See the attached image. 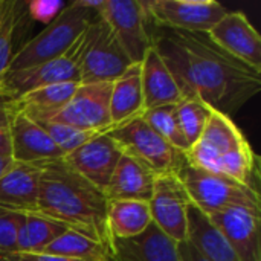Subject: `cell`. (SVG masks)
<instances>
[{
  "label": "cell",
  "mask_w": 261,
  "mask_h": 261,
  "mask_svg": "<svg viewBox=\"0 0 261 261\" xmlns=\"http://www.w3.org/2000/svg\"><path fill=\"white\" fill-rule=\"evenodd\" d=\"M208 37L229 55L261 72V37L242 11H228Z\"/></svg>",
  "instance_id": "9a60e30c"
},
{
  "label": "cell",
  "mask_w": 261,
  "mask_h": 261,
  "mask_svg": "<svg viewBox=\"0 0 261 261\" xmlns=\"http://www.w3.org/2000/svg\"><path fill=\"white\" fill-rule=\"evenodd\" d=\"M153 225L176 243L188 234V210L193 205L176 173L158 174L148 202Z\"/></svg>",
  "instance_id": "30bf717a"
},
{
  "label": "cell",
  "mask_w": 261,
  "mask_h": 261,
  "mask_svg": "<svg viewBox=\"0 0 261 261\" xmlns=\"http://www.w3.org/2000/svg\"><path fill=\"white\" fill-rule=\"evenodd\" d=\"M154 177L156 174H153L145 165L122 151L104 194L107 200L150 202Z\"/></svg>",
  "instance_id": "d6986e66"
},
{
  "label": "cell",
  "mask_w": 261,
  "mask_h": 261,
  "mask_svg": "<svg viewBox=\"0 0 261 261\" xmlns=\"http://www.w3.org/2000/svg\"><path fill=\"white\" fill-rule=\"evenodd\" d=\"M8 107V106H6ZM9 109V107H8ZM11 110V109H9ZM11 159L21 164H41L63 159L64 154L47 133L29 116L11 110Z\"/></svg>",
  "instance_id": "2e32d148"
},
{
  "label": "cell",
  "mask_w": 261,
  "mask_h": 261,
  "mask_svg": "<svg viewBox=\"0 0 261 261\" xmlns=\"http://www.w3.org/2000/svg\"><path fill=\"white\" fill-rule=\"evenodd\" d=\"M187 240L208 261H240L234 249L194 205L188 210Z\"/></svg>",
  "instance_id": "cb8c5ba5"
},
{
  "label": "cell",
  "mask_w": 261,
  "mask_h": 261,
  "mask_svg": "<svg viewBox=\"0 0 261 261\" xmlns=\"http://www.w3.org/2000/svg\"><path fill=\"white\" fill-rule=\"evenodd\" d=\"M43 252L81 261H110L112 258L110 246L70 229H67L50 245H47Z\"/></svg>",
  "instance_id": "484cf974"
},
{
  "label": "cell",
  "mask_w": 261,
  "mask_h": 261,
  "mask_svg": "<svg viewBox=\"0 0 261 261\" xmlns=\"http://www.w3.org/2000/svg\"><path fill=\"white\" fill-rule=\"evenodd\" d=\"M40 165L14 162L0 176V206L17 213H35L40 191Z\"/></svg>",
  "instance_id": "e0dca14e"
},
{
  "label": "cell",
  "mask_w": 261,
  "mask_h": 261,
  "mask_svg": "<svg viewBox=\"0 0 261 261\" xmlns=\"http://www.w3.org/2000/svg\"><path fill=\"white\" fill-rule=\"evenodd\" d=\"M38 165L41 173L35 213L112 248L106 194L75 173L64 159Z\"/></svg>",
  "instance_id": "7a4b0ae2"
},
{
  "label": "cell",
  "mask_w": 261,
  "mask_h": 261,
  "mask_svg": "<svg viewBox=\"0 0 261 261\" xmlns=\"http://www.w3.org/2000/svg\"><path fill=\"white\" fill-rule=\"evenodd\" d=\"M112 83L78 84L69 102L46 119L86 132H110Z\"/></svg>",
  "instance_id": "8fae6325"
},
{
  "label": "cell",
  "mask_w": 261,
  "mask_h": 261,
  "mask_svg": "<svg viewBox=\"0 0 261 261\" xmlns=\"http://www.w3.org/2000/svg\"><path fill=\"white\" fill-rule=\"evenodd\" d=\"M191 203L205 216H211L234 206L261 208L260 193L216 173L197 168L182 159L174 171Z\"/></svg>",
  "instance_id": "5b68a950"
},
{
  "label": "cell",
  "mask_w": 261,
  "mask_h": 261,
  "mask_svg": "<svg viewBox=\"0 0 261 261\" xmlns=\"http://www.w3.org/2000/svg\"><path fill=\"white\" fill-rule=\"evenodd\" d=\"M0 104H3V95H2V89H0Z\"/></svg>",
  "instance_id": "74e56055"
},
{
  "label": "cell",
  "mask_w": 261,
  "mask_h": 261,
  "mask_svg": "<svg viewBox=\"0 0 261 261\" xmlns=\"http://www.w3.org/2000/svg\"><path fill=\"white\" fill-rule=\"evenodd\" d=\"M188 164L260 193V158L231 116L213 110L200 138L184 153Z\"/></svg>",
  "instance_id": "3957f363"
},
{
  "label": "cell",
  "mask_w": 261,
  "mask_h": 261,
  "mask_svg": "<svg viewBox=\"0 0 261 261\" xmlns=\"http://www.w3.org/2000/svg\"><path fill=\"white\" fill-rule=\"evenodd\" d=\"M11 164H12V159H11V158L0 156V176L11 167Z\"/></svg>",
  "instance_id": "d590c367"
},
{
  "label": "cell",
  "mask_w": 261,
  "mask_h": 261,
  "mask_svg": "<svg viewBox=\"0 0 261 261\" xmlns=\"http://www.w3.org/2000/svg\"><path fill=\"white\" fill-rule=\"evenodd\" d=\"M35 122L47 133V136L54 141V144L61 150L64 156L72 153L73 150H76L87 141H90L93 136L104 133V132H86V130H80V128L54 122V121H35Z\"/></svg>",
  "instance_id": "f546056e"
},
{
  "label": "cell",
  "mask_w": 261,
  "mask_h": 261,
  "mask_svg": "<svg viewBox=\"0 0 261 261\" xmlns=\"http://www.w3.org/2000/svg\"><path fill=\"white\" fill-rule=\"evenodd\" d=\"M176 106H164V107L145 110L142 113V118L167 144H170L174 150L185 153L190 148V144L187 142L180 130Z\"/></svg>",
  "instance_id": "83f0119b"
},
{
  "label": "cell",
  "mask_w": 261,
  "mask_h": 261,
  "mask_svg": "<svg viewBox=\"0 0 261 261\" xmlns=\"http://www.w3.org/2000/svg\"><path fill=\"white\" fill-rule=\"evenodd\" d=\"M24 3H26V11H28L29 18L46 26L52 23L67 5L66 2H61V0H32V2H24Z\"/></svg>",
  "instance_id": "1f68e13d"
},
{
  "label": "cell",
  "mask_w": 261,
  "mask_h": 261,
  "mask_svg": "<svg viewBox=\"0 0 261 261\" xmlns=\"http://www.w3.org/2000/svg\"><path fill=\"white\" fill-rule=\"evenodd\" d=\"M144 93L141 81V63L130 64L125 72L112 83L110 92V122L116 128L138 116H142Z\"/></svg>",
  "instance_id": "44dd1931"
},
{
  "label": "cell",
  "mask_w": 261,
  "mask_h": 261,
  "mask_svg": "<svg viewBox=\"0 0 261 261\" xmlns=\"http://www.w3.org/2000/svg\"><path fill=\"white\" fill-rule=\"evenodd\" d=\"M141 81L145 110L176 106L184 99L174 76L153 46L141 61Z\"/></svg>",
  "instance_id": "ac0fdd59"
},
{
  "label": "cell",
  "mask_w": 261,
  "mask_h": 261,
  "mask_svg": "<svg viewBox=\"0 0 261 261\" xmlns=\"http://www.w3.org/2000/svg\"><path fill=\"white\" fill-rule=\"evenodd\" d=\"M2 8H3V0H0V15H2Z\"/></svg>",
  "instance_id": "f35d334b"
},
{
  "label": "cell",
  "mask_w": 261,
  "mask_h": 261,
  "mask_svg": "<svg viewBox=\"0 0 261 261\" xmlns=\"http://www.w3.org/2000/svg\"><path fill=\"white\" fill-rule=\"evenodd\" d=\"M176 113L180 130L191 147L203 133L213 109L199 98H184L176 106Z\"/></svg>",
  "instance_id": "f1b7e54d"
},
{
  "label": "cell",
  "mask_w": 261,
  "mask_h": 261,
  "mask_svg": "<svg viewBox=\"0 0 261 261\" xmlns=\"http://www.w3.org/2000/svg\"><path fill=\"white\" fill-rule=\"evenodd\" d=\"M0 261H14V260H11L8 255H5V254H0Z\"/></svg>",
  "instance_id": "8d00e7d4"
},
{
  "label": "cell",
  "mask_w": 261,
  "mask_h": 261,
  "mask_svg": "<svg viewBox=\"0 0 261 261\" xmlns=\"http://www.w3.org/2000/svg\"><path fill=\"white\" fill-rule=\"evenodd\" d=\"M121 49L132 63H141L153 46L144 2L138 0H104L99 11Z\"/></svg>",
  "instance_id": "9c48e42d"
},
{
  "label": "cell",
  "mask_w": 261,
  "mask_h": 261,
  "mask_svg": "<svg viewBox=\"0 0 261 261\" xmlns=\"http://www.w3.org/2000/svg\"><path fill=\"white\" fill-rule=\"evenodd\" d=\"M144 8L154 28L197 34H208L228 12L216 0H151Z\"/></svg>",
  "instance_id": "ba28073f"
},
{
  "label": "cell",
  "mask_w": 261,
  "mask_h": 261,
  "mask_svg": "<svg viewBox=\"0 0 261 261\" xmlns=\"http://www.w3.org/2000/svg\"><path fill=\"white\" fill-rule=\"evenodd\" d=\"M206 217L240 261H261V208L234 206Z\"/></svg>",
  "instance_id": "4fadbf2b"
},
{
  "label": "cell",
  "mask_w": 261,
  "mask_h": 261,
  "mask_svg": "<svg viewBox=\"0 0 261 261\" xmlns=\"http://www.w3.org/2000/svg\"><path fill=\"white\" fill-rule=\"evenodd\" d=\"M60 83H80L76 67V41L67 54L58 58L21 70L5 72L0 76L3 102L17 99L32 90Z\"/></svg>",
  "instance_id": "7c38bea8"
},
{
  "label": "cell",
  "mask_w": 261,
  "mask_h": 261,
  "mask_svg": "<svg viewBox=\"0 0 261 261\" xmlns=\"http://www.w3.org/2000/svg\"><path fill=\"white\" fill-rule=\"evenodd\" d=\"M98 15L99 12L80 6L76 0L67 3L52 23L14 52L6 72L21 70L67 54Z\"/></svg>",
  "instance_id": "277c9868"
},
{
  "label": "cell",
  "mask_w": 261,
  "mask_h": 261,
  "mask_svg": "<svg viewBox=\"0 0 261 261\" xmlns=\"http://www.w3.org/2000/svg\"><path fill=\"white\" fill-rule=\"evenodd\" d=\"M110 261H182V258L177 243L151 225L136 239L113 240Z\"/></svg>",
  "instance_id": "ffe728a7"
},
{
  "label": "cell",
  "mask_w": 261,
  "mask_h": 261,
  "mask_svg": "<svg viewBox=\"0 0 261 261\" xmlns=\"http://www.w3.org/2000/svg\"><path fill=\"white\" fill-rule=\"evenodd\" d=\"M11 110L6 104H0V156L11 158Z\"/></svg>",
  "instance_id": "d6a6232c"
},
{
  "label": "cell",
  "mask_w": 261,
  "mask_h": 261,
  "mask_svg": "<svg viewBox=\"0 0 261 261\" xmlns=\"http://www.w3.org/2000/svg\"><path fill=\"white\" fill-rule=\"evenodd\" d=\"M109 135L118 142L124 153L138 159L156 176L174 173L184 159V153L167 144L142 116L112 128Z\"/></svg>",
  "instance_id": "52a82bcc"
},
{
  "label": "cell",
  "mask_w": 261,
  "mask_h": 261,
  "mask_svg": "<svg viewBox=\"0 0 261 261\" xmlns=\"http://www.w3.org/2000/svg\"><path fill=\"white\" fill-rule=\"evenodd\" d=\"M21 213L0 206V254L17 252V231L20 226Z\"/></svg>",
  "instance_id": "4dcf8cb0"
},
{
  "label": "cell",
  "mask_w": 261,
  "mask_h": 261,
  "mask_svg": "<svg viewBox=\"0 0 261 261\" xmlns=\"http://www.w3.org/2000/svg\"><path fill=\"white\" fill-rule=\"evenodd\" d=\"M23 2L3 0L2 15H0V76L8 70L11 60L14 57V41L18 28L24 21Z\"/></svg>",
  "instance_id": "4316f807"
},
{
  "label": "cell",
  "mask_w": 261,
  "mask_h": 261,
  "mask_svg": "<svg viewBox=\"0 0 261 261\" xmlns=\"http://www.w3.org/2000/svg\"><path fill=\"white\" fill-rule=\"evenodd\" d=\"M153 225L148 202L109 200L107 226L113 240H130L144 234Z\"/></svg>",
  "instance_id": "7402d4cb"
},
{
  "label": "cell",
  "mask_w": 261,
  "mask_h": 261,
  "mask_svg": "<svg viewBox=\"0 0 261 261\" xmlns=\"http://www.w3.org/2000/svg\"><path fill=\"white\" fill-rule=\"evenodd\" d=\"M8 257L14 261H81L47 252H14L8 254Z\"/></svg>",
  "instance_id": "836d02e7"
},
{
  "label": "cell",
  "mask_w": 261,
  "mask_h": 261,
  "mask_svg": "<svg viewBox=\"0 0 261 261\" xmlns=\"http://www.w3.org/2000/svg\"><path fill=\"white\" fill-rule=\"evenodd\" d=\"M121 154V147L107 132L93 136L63 159L75 173L106 193Z\"/></svg>",
  "instance_id": "5bb4252c"
},
{
  "label": "cell",
  "mask_w": 261,
  "mask_h": 261,
  "mask_svg": "<svg viewBox=\"0 0 261 261\" xmlns=\"http://www.w3.org/2000/svg\"><path fill=\"white\" fill-rule=\"evenodd\" d=\"M80 83H60L32 90L17 99L5 102L11 110L24 113L34 121L46 119L61 107H64L73 96Z\"/></svg>",
  "instance_id": "603a6c76"
},
{
  "label": "cell",
  "mask_w": 261,
  "mask_h": 261,
  "mask_svg": "<svg viewBox=\"0 0 261 261\" xmlns=\"http://www.w3.org/2000/svg\"><path fill=\"white\" fill-rule=\"evenodd\" d=\"M133 64L107 23L98 15L76 40L80 84L113 83Z\"/></svg>",
  "instance_id": "8992f818"
},
{
  "label": "cell",
  "mask_w": 261,
  "mask_h": 261,
  "mask_svg": "<svg viewBox=\"0 0 261 261\" xmlns=\"http://www.w3.org/2000/svg\"><path fill=\"white\" fill-rule=\"evenodd\" d=\"M67 228L37 213H21L17 231V252H43Z\"/></svg>",
  "instance_id": "d4e9b609"
},
{
  "label": "cell",
  "mask_w": 261,
  "mask_h": 261,
  "mask_svg": "<svg viewBox=\"0 0 261 261\" xmlns=\"http://www.w3.org/2000/svg\"><path fill=\"white\" fill-rule=\"evenodd\" d=\"M154 29L150 32L151 44L184 98H199L213 110L231 116L260 93V70L225 52L208 34Z\"/></svg>",
  "instance_id": "6da1fadb"
},
{
  "label": "cell",
  "mask_w": 261,
  "mask_h": 261,
  "mask_svg": "<svg viewBox=\"0 0 261 261\" xmlns=\"http://www.w3.org/2000/svg\"><path fill=\"white\" fill-rule=\"evenodd\" d=\"M177 249L182 261H208L188 240L177 243Z\"/></svg>",
  "instance_id": "e575fe53"
}]
</instances>
